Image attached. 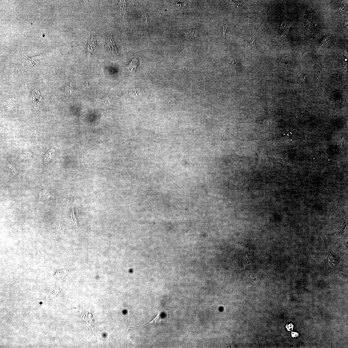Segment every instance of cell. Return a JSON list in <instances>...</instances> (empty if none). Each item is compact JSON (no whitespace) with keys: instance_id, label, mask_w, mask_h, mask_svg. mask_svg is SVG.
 <instances>
[{"instance_id":"obj_1","label":"cell","mask_w":348,"mask_h":348,"mask_svg":"<svg viewBox=\"0 0 348 348\" xmlns=\"http://www.w3.org/2000/svg\"><path fill=\"white\" fill-rule=\"evenodd\" d=\"M181 36L187 41H192L196 40L199 37V33L196 29L184 30L181 32Z\"/></svg>"},{"instance_id":"obj_2","label":"cell","mask_w":348,"mask_h":348,"mask_svg":"<svg viewBox=\"0 0 348 348\" xmlns=\"http://www.w3.org/2000/svg\"><path fill=\"white\" fill-rule=\"evenodd\" d=\"M229 25V22L224 19L220 24L219 27V38L221 42L223 43L225 42V36L228 26Z\"/></svg>"},{"instance_id":"obj_3","label":"cell","mask_w":348,"mask_h":348,"mask_svg":"<svg viewBox=\"0 0 348 348\" xmlns=\"http://www.w3.org/2000/svg\"><path fill=\"white\" fill-rule=\"evenodd\" d=\"M108 46L111 52L113 55L118 56V53L115 42L112 37V33L108 36Z\"/></svg>"},{"instance_id":"obj_4","label":"cell","mask_w":348,"mask_h":348,"mask_svg":"<svg viewBox=\"0 0 348 348\" xmlns=\"http://www.w3.org/2000/svg\"><path fill=\"white\" fill-rule=\"evenodd\" d=\"M96 45V39L95 37H92L91 39H90L88 43V48H87V51H88V60L90 59L91 56V54L94 50L95 47Z\"/></svg>"},{"instance_id":"obj_5","label":"cell","mask_w":348,"mask_h":348,"mask_svg":"<svg viewBox=\"0 0 348 348\" xmlns=\"http://www.w3.org/2000/svg\"><path fill=\"white\" fill-rule=\"evenodd\" d=\"M149 18L147 14H143L141 18V28L145 31H147L149 25Z\"/></svg>"},{"instance_id":"obj_6","label":"cell","mask_w":348,"mask_h":348,"mask_svg":"<svg viewBox=\"0 0 348 348\" xmlns=\"http://www.w3.org/2000/svg\"><path fill=\"white\" fill-rule=\"evenodd\" d=\"M139 64V61L136 58L133 59L127 67L128 71L135 73Z\"/></svg>"},{"instance_id":"obj_7","label":"cell","mask_w":348,"mask_h":348,"mask_svg":"<svg viewBox=\"0 0 348 348\" xmlns=\"http://www.w3.org/2000/svg\"><path fill=\"white\" fill-rule=\"evenodd\" d=\"M290 26V24L287 22H283L279 29V32L282 36H284L287 33Z\"/></svg>"},{"instance_id":"obj_8","label":"cell","mask_w":348,"mask_h":348,"mask_svg":"<svg viewBox=\"0 0 348 348\" xmlns=\"http://www.w3.org/2000/svg\"><path fill=\"white\" fill-rule=\"evenodd\" d=\"M260 20L258 16L255 14H250L246 18V21L248 23H259L260 22Z\"/></svg>"},{"instance_id":"obj_9","label":"cell","mask_w":348,"mask_h":348,"mask_svg":"<svg viewBox=\"0 0 348 348\" xmlns=\"http://www.w3.org/2000/svg\"><path fill=\"white\" fill-rule=\"evenodd\" d=\"M55 149H51L46 154L44 157V161L46 164H48L50 160L52 158L55 154Z\"/></svg>"},{"instance_id":"obj_10","label":"cell","mask_w":348,"mask_h":348,"mask_svg":"<svg viewBox=\"0 0 348 348\" xmlns=\"http://www.w3.org/2000/svg\"><path fill=\"white\" fill-rule=\"evenodd\" d=\"M126 2L125 1H120L119 2V6L120 8L121 15L124 16L125 15L126 9Z\"/></svg>"},{"instance_id":"obj_11","label":"cell","mask_w":348,"mask_h":348,"mask_svg":"<svg viewBox=\"0 0 348 348\" xmlns=\"http://www.w3.org/2000/svg\"><path fill=\"white\" fill-rule=\"evenodd\" d=\"M175 5L177 7L179 8L186 7H187L188 3L186 2H177V3Z\"/></svg>"},{"instance_id":"obj_12","label":"cell","mask_w":348,"mask_h":348,"mask_svg":"<svg viewBox=\"0 0 348 348\" xmlns=\"http://www.w3.org/2000/svg\"><path fill=\"white\" fill-rule=\"evenodd\" d=\"M247 41L249 44L252 45H255L256 42L254 39H252L251 37H249L247 39Z\"/></svg>"},{"instance_id":"obj_13","label":"cell","mask_w":348,"mask_h":348,"mask_svg":"<svg viewBox=\"0 0 348 348\" xmlns=\"http://www.w3.org/2000/svg\"><path fill=\"white\" fill-rule=\"evenodd\" d=\"M294 326L292 324H287L286 326V328L288 331H292L293 330Z\"/></svg>"},{"instance_id":"obj_14","label":"cell","mask_w":348,"mask_h":348,"mask_svg":"<svg viewBox=\"0 0 348 348\" xmlns=\"http://www.w3.org/2000/svg\"><path fill=\"white\" fill-rule=\"evenodd\" d=\"M292 336L293 338H294V337L298 336V334L297 332H292Z\"/></svg>"}]
</instances>
